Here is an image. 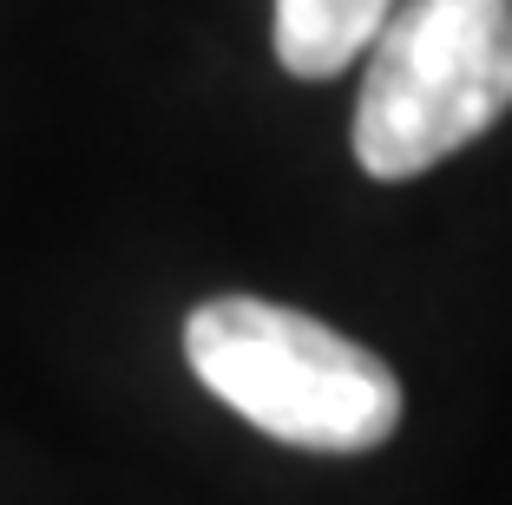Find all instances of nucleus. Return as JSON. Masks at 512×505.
Listing matches in <instances>:
<instances>
[{
  "label": "nucleus",
  "instance_id": "1",
  "mask_svg": "<svg viewBox=\"0 0 512 505\" xmlns=\"http://www.w3.org/2000/svg\"><path fill=\"white\" fill-rule=\"evenodd\" d=\"M197 381L230 414L309 453H368L401 420V381L362 342L263 296H217L184 322Z\"/></svg>",
  "mask_w": 512,
  "mask_h": 505
},
{
  "label": "nucleus",
  "instance_id": "2",
  "mask_svg": "<svg viewBox=\"0 0 512 505\" xmlns=\"http://www.w3.org/2000/svg\"><path fill=\"white\" fill-rule=\"evenodd\" d=\"M512 112V0H401L368 53L355 158L368 178H421Z\"/></svg>",
  "mask_w": 512,
  "mask_h": 505
},
{
  "label": "nucleus",
  "instance_id": "3",
  "mask_svg": "<svg viewBox=\"0 0 512 505\" xmlns=\"http://www.w3.org/2000/svg\"><path fill=\"white\" fill-rule=\"evenodd\" d=\"M401 0H276V60L296 79H335L355 53H375Z\"/></svg>",
  "mask_w": 512,
  "mask_h": 505
}]
</instances>
